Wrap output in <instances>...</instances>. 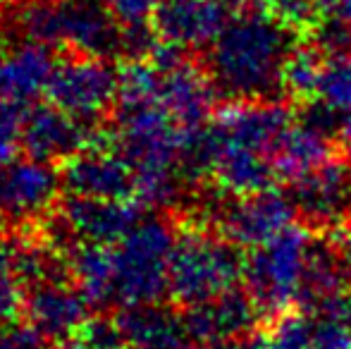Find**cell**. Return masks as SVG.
I'll list each match as a JSON object with an SVG mask.
<instances>
[{"label":"cell","instance_id":"1","mask_svg":"<svg viewBox=\"0 0 351 349\" xmlns=\"http://www.w3.org/2000/svg\"><path fill=\"white\" fill-rule=\"evenodd\" d=\"M296 38L263 10H244L227 22L208 48L206 70L217 91L237 98H268L282 91V70Z\"/></svg>","mask_w":351,"mask_h":349},{"label":"cell","instance_id":"2","mask_svg":"<svg viewBox=\"0 0 351 349\" xmlns=\"http://www.w3.org/2000/svg\"><path fill=\"white\" fill-rule=\"evenodd\" d=\"M186 132L158 101L115 106L112 144L134 168L136 201L143 208L170 206L180 194L184 182L180 158Z\"/></svg>","mask_w":351,"mask_h":349},{"label":"cell","instance_id":"3","mask_svg":"<svg viewBox=\"0 0 351 349\" xmlns=\"http://www.w3.org/2000/svg\"><path fill=\"white\" fill-rule=\"evenodd\" d=\"M14 24L24 38L74 56H122V27L103 0H32Z\"/></svg>","mask_w":351,"mask_h":349},{"label":"cell","instance_id":"4","mask_svg":"<svg viewBox=\"0 0 351 349\" xmlns=\"http://www.w3.org/2000/svg\"><path fill=\"white\" fill-rule=\"evenodd\" d=\"M241 247L206 223L182 225L170 254V297L189 309L230 292L244 280Z\"/></svg>","mask_w":351,"mask_h":349},{"label":"cell","instance_id":"5","mask_svg":"<svg viewBox=\"0 0 351 349\" xmlns=\"http://www.w3.org/2000/svg\"><path fill=\"white\" fill-rule=\"evenodd\" d=\"M172 225L158 215H143L122 242L112 244V297L115 306L162 302L170 294Z\"/></svg>","mask_w":351,"mask_h":349},{"label":"cell","instance_id":"6","mask_svg":"<svg viewBox=\"0 0 351 349\" xmlns=\"http://www.w3.org/2000/svg\"><path fill=\"white\" fill-rule=\"evenodd\" d=\"M311 242V228L291 225L273 242L251 249L246 256V292L254 297L263 318H280L299 309Z\"/></svg>","mask_w":351,"mask_h":349},{"label":"cell","instance_id":"7","mask_svg":"<svg viewBox=\"0 0 351 349\" xmlns=\"http://www.w3.org/2000/svg\"><path fill=\"white\" fill-rule=\"evenodd\" d=\"M120 67L110 58L74 56L58 58L56 70L46 88L48 103L62 108L72 117L96 125L106 112L117 106Z\"/></svg>","mask_w":351,"mask_h":349},{"label":"cell","instance_id":"8","mask_svg":"<svg viewBox=\"0 0 351 349\" xmlns=\"http://www.w3.org/2000/svg\"><path fill=\"white\" fill-rule=\"evenodd\" d=\"M62 175L53 163L27 154L0 160V228H27L41 223L58 206Z\"/></svg>","mask_w":351,"mask_h":349},{"label":"cell","instance_id":"9","mask_svg":"<svg viewBox=\"0 0 351 349\" xmlns=\"http://www.w3.org/2000/svg\"><path fill=\"white\" fill-rule=\"evenodd\" d=\"M296 208L289 191L263 189L249 196H227L210 210V225L241 249L273 242L294 225Z\"/></svg>","mask_w":351,"mask_h":349},{"label":"cell","instance_id":"10","mask_svg":"<svg viewBox=\"0 0 351 349\" xmlns=\"http://www.w3.org/2000/svg\"><path fill=\"white\" fill-rule=\"evenodd\" d=\"M56 239L53 247L60 249L79 242L88 244H112L122 242L143 218V206L139 201L125 199H93V196L67 194L58 204Z\"/></svg>","mask_w":351,"mask_h":349},{"label":"cell","instance_id":"11","mask_svg":"<svg viewBox=\"0 0 351 349\" xmlns=\"http://www.w3.org/2000/svg\"><path fill=\"white\" fill-rule=\"evenodd\" d=\"M62 189L74 196L136 201V175L115 149L112 134L98 132L96 141L62 163Z\"/></svg>","mask_w":351,"mask_h":349},{"label":"cell","instance_id":"12","mask_svg":"<svg viewBox=\"0 0 351 349\" xmlns=\"http://www.w3.org/2000/svg\"><path fill=\"white\" fill-rule=\"evenodd\" d=\"M296 215L311 230H344L351 223V160L330 158L291 180Z\"/></svg>","mask_w":351,"mask_h":349},{"label":"cell","instance_id":"13","mask_svg":"<svg viewBox=\"0 0 351 349\" xmlns=\"http://www.w3.org/2000/svg\"><path fill=\"white\" fill-rule=\"evenodd\" d=\"M230 19L225 0H160L151 27L158 41L189 53L210 48Z\"/></svg>","mask_w":351,"mask_h":349},{"label":"cell","instance_id":"14","mask_svg":"<svg viewBox=\"0 0 351 349\" xmlns=\"http://www.w3.org/2000/svg\"><path fill=\"white\" fill-rule=\"evenodd\" d=\"M98 130L82 122L53 103H36L29 108L22 130V154L43 163H65L74 154L93 144Z\"/></svg>","mask_w":351,"mask_h":349},{"label":"cell","instance_id":"15","mask_svg":"<svg viewBox=\"0 0 351 349\" xmlns=\"http://www.w3.org/2000/svg\"><path fill=\"white\" fill-rule=\"evenodd\" d=\"M210 125L225 139L249 146L254 151L270 156L278 149L280 139L294 125L291 110L280 101L251 98V101H232L215 112Z\"/></svg>","mask_w":351,"mask_h":349},{"label":"cell","instance_id":"16","mask_svg":"<svg viewBox=\"0 0 351 349\" xmlns=\"http://www.w3.org/2000/svg\"><path fill=\"white\" fill-rule=\"evenodd\" d=\"M91 311V304L72 282V278L34 285L24 297V321L48 342L58 345L77 337Z\"/></svg>","mask_w":351,"mask_h":349},{"label":"cell","instance_id":"17","mask_svg":"<svg viewBox=\"0 0 351 349\" xmlns=\"http://www.w3.org/2000/svg\"><path fill=\"white\" fill-rule=\"evenodd\" d=\"M58 58L53 48L17 36L0 48V101L32 106L46 96Z\"/></svg>","mask_w":351,"mask_h":349},{"label":"cell","instance_id":"18","mask_svg":"<svg viewBox=\"0 0 351 349\" xmlns=\"http://www.w3.org/2000/svg\"><path fill=\"white\" fill-rule=\"evenodd\" d=\"M261 318L263 316H261L254 297L237 287L184 311V323L191 340L210 349L232 340V337L258 330Z\"/></svg>","mask_w":351,"mask_h":349},{"label":"cell","instance_id":"19","mask_svg":"<svg viewBox=\"0 0 351 349\" xmlns=\"http://www.w3.org/2000/svg\"><path fill=\"white\" fill-rule=\"evenodd\" d=\"M215 93L217 86L210 72L191 62L189 58L160 70L158 103L184 130H199V127L208 125L213 106H215Z\"/></svg>","mask_w":351,"mask_h":349},{"label":"cell","instance_id":"20","mask_svg":"<svg viewBox=\"0 0 351 349\" xmlns=\"http://www.w3.org/2000/svg\"><path fill=\"white\" fill-rule=\"evenodd\" d=\"M213 160H210V180L225 196H249L270 189L278 180L270 156L254 151L230 141L208 122Z\"/></svg>","mask_w":351,"mask_h":349},{"label":"cell","instance_id":"21","mask_svg":"<svg viewBox=\"0 0 351 349\" xmlns=\"http://www.w3.org/2000/svg\"><path fill=\"white\" fill-rule=\"evenodd\" d=\"M115 318L130 349H189L194 342L184 316L160 302L120 309Z\"/></svg>","mask_w":351,"mask_h":349},{"label":"cell","instance_id":"22","mask_svg":"<svg viewBox=\"0 0 351 349\" xmlns=\"http://www.w3.org/2000/svg\"><path fill=\"white\" fill-rule=\"evenodd\" d=\"M0 275H10L24 287L67 280L70 261L51 242L41 244L19 234H0Z\"/></svg>","mask_w":351,"mask_h":349},{"label":"cell","instance_id":"23","mask_svg":"<svg viewBox=\"0 0 351 349\" xmlns=\"http://www.w3.org/2000/svg\"><path fill=\"white\" fill-rule=\"evenodd\" d=\"M332 158V144L330 134L318 130L311 122H294L287 130V134L280 139L278 149L273 154V165L278 170V177L296 180L308 170L323 165Z\"/></svg>","mask_w":351,"mask_h":349},{"label":"cell","instance_id":"24","mask_svg":"<svg viewBox=\"0 0 351 349\" xmlns=\"http://www.w3.org/2000/svg\"><path fill=\"white\" fill-rule=\"evenodd\" d=\"M72 282L82 289L86 302L96 311L115 306L112 297V247L108 244H74L67 254Z\"/></svg>","mask_w":351,"mask_h":349},{"label":"cell","instance_id":"25","mask_svg":"<svg viewBox=\"0 0 351 349\" xmlns=\"http://www.w3.org/2000/svg\"><path fill=\"white\" fill-rule=\"evenodd\" d=\"M325 53L318 46H294L282 70V91L299 106H308L318 98Z\"/></svg>","mask_w":351,"mask_h":349},{"label":"cell","instance_id":"26","mask_svg":"<svg viewBox=\"0 0 351 349\" xmlns=\"http://www.w3.org/2000/svg\"><path fill=\"white\" fill-rule=\"evenodd\" d=\"M258 8L294 38H311L325 17L320 0H261Z\"/></svg>","mask_w":351,"mask_h":349},{"label":"cell","instance_id":"27","mask_svg":"<svg viewBox=\"0 0 351 349\" xmlns=\"http://www.w3.org/2000/svg\"><path fill=\"white\" fill-rule=\"evenodd\" d=\"M315 101H320L325 108L342 115L344 120L351 117V53L325 58L323 77H320V88Z\"/></svg>","mask_w":351,"mask_h":349},{"label":"cell","instance_id":"28","mask_svg":"<svg viewBox=\"0 0 351 349\" xmlns=\"http://www.w3.org/2000/svg\"><path fill=\"white\" fill-rule=\"evenodd\" d=\"M268 349H315L311 313L294 309L280 316L268 333Z\"/></svg>","mask_w":351,"mask_h":349},{"label":"cell","instance_id":"29","mask_svg":"<svg viewBox=\"0 0 351 349\" xmlns=\"http://www.w3.org/2000/svg\"><path fill=\"white\" fill-rule=\"evenodd\" d=\"M74 340H79L88 349H130L117 318L106 316L103 311L91 313Z\"/></svg>","mask_w":351,"mask_h":349},{"label":"cell","instance_id":"30","mask_svg":"<svg viewBox=\"0 0 351 349\" xmlns=\"http://www.w3.org/2000/svg\"><path fill=\"white\" fill-rule=\"evenodd\" d=\"M32 106L0 101V160L22 154V130Z\"/></svg>","mask_w":351,"mask_h":349},{"label":"cell","instance_id":"31","mask_svg":"<svg viewBox=\"0 0 351 349\" xmlns=\"http://www.w3.org/2000/svg\"><path fill=\"white\" fill-rule=\"evenodd\" d=\"M160 0H103L112 17L120 22V27H143L151 24Z\"/></svg>","mask_w":351,"mask_h":349},{"label":"cell","instance_id":"32","mask_svg":"<svg viewBox=\"0 0 351 349\" xmlns=\"http://www.w3.org/2000/svg\"><path fill=\"white\" fill-rule=\"evenodd\" d=\"M24 297L27 287L10 275H0V328L12 326L24 318Z\"/></svg>","mask_w":351,"mask_h":349},{"label":"cell","instance_id":"33","mask_svg":"<svg viewBox=\"0 0 351 349\" xmlns=\"http://www.w3.org/2000/svg\"><path fill=\"white\" fill-rule=\"evenodd\" d=\"M0 349H48V340L29 323L0 328Z\"/></svg>","mask_w":351,"mask_h":349},{"label":"cell","instance_id":"34","mask_svg":"<svg viewBox=\"0 0 351 349\" xmlns=\"http://www.w3.org/2000/svg\"><path fill=\"white\" fill-rule=\"evenodd\" d=\"M213 349H268V335H263L261 330H251L246 335L232 337V340L222 342V345Z\"/></svg>","mask_w":351,"mask_h":349},{"label":"cell","instance_id":"35","mask_svg":"<svg viewBox=\"0 0 351 349\" xmlns=\"http://www.w3.org/2000/svg\"><path fill=\"white\" fill-rule=\"evenodd\" d=\"M320 8L325 17L351 24V0H320Z\"/></svg>","mask_w":351,"mask_h":349},{"label":"cell","instance_id":"36","mask_svg":"<svg viewBox=\"0 0 351 349\" xmlns=\"http://www.w3.org/2000/svg\"><path fill=\"white\" fill-rule=\"evenodd\" d=\"M337 249H339V256H342V261H344V268H347V273L351 278V223L344 230H339Z\"/></svg>","mask_w":351,"mask_h":349},{"label":"cell","instance_id":"37","mask_svg":"<svg viewBox=\"0 0 351 349\" xmlns=\"http://www.w3.org/2000/svg\"><path fill=\"white\" fill-rule=\"evenodd\" d=\"M261 0H225V5L234 12H244V10H251L254 5H258Z\"/></svg>","mask_w":351,"mask_h":349},{"label":"cell","instance_id":"38","mask_svg":"<svg viewBox=\"0 0 351 349\" xmlns=\"http://www.w3.org/2000/svg\"><path fill=\"white\" fill-rule=\"evenodd\" d=\"M342 139H344V144H347V154H349V160H351V117L347 120V125H344V130H342Z\"/></svg>","mask_w":351,"mask_h":349},{"label":"cell","instance_id":"39","mask_svg":"<svg viewBox=\"0 0 351 349\" xmlns=\"http://www.w3.org/2000/svg\"><path fill=\"white\" fill-rule=\"evenodd\" d=\"M58 349H88V347H84L82 342L74 340V337H72V340H67V342H60V345H58Z\"/></svg>","mask_w":351,"mask_h":349},{"label":"cell","instance_id":"40","mask_svg":"<svg viewBox=\"0 0 351 349\" xmlns=\"http://www.w3.org/2000/svg\"><path fill=\"white\" fill-rule=\"evenodd\" d=\"M10 3H12V0H0V12H3V10L8 8Z\"/></svg>","mask_w":351,"mask_h":349}]
</instances>
